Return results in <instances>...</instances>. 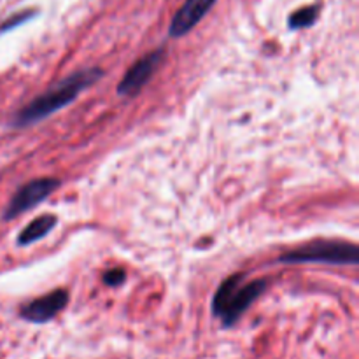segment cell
<instances>
[{
    "instance_id": "obj_4",
    "label": "cell",
    "mask_w": 359,
    "mask_h": 359,
    "mask_svg": "<svg viewBox=\"0 0 359 359\" xmlns=\"http://www.w3.org/2000/svg\"><path fill=\"white\" fill-rule=\"evenodd\" d=\"M58 188L60 181L53 177L34 179V181H28L27 184L20 186L13 195V198L9 200V203H7L6 210L2 214V221L16 219L18 216L28 212L34 207H37L39 203L44 202L46 198H49Z\"/></svg>"
},
{
    "instance_id": "obj_2",
    "label": "cell",
    "mask_w": 359,
    "mask_h": 359,
    "mask_svg": "<svg viewBox=\"0 0 359 359\" xmlns=\"http://www.w3.org/2000/svg\"><path fill=\"white\" fill-rule=\"evenodd\" d=\"M265 279H256L244 284V273L226 277L216 290L212 298V314L221 319L224 328L233 326L245 311L265 293Z\"/></svg>"
},
{
    "instance_id": "obj_3",
    "label": "cell",
    "mask_w": 359,
    "mask_h": 359,
    "mask_svg": "<svg viewBox=\"0 0 359 359\" xmlns=\"http://www.w3.org/2000/svg\"><path fill=\"white\" fill-rule=\"evenodd\" d=\"M279 263L300 265V263H325V265H351L359 263V248L347 241H330L318 238L294 251H287L279 256Z\"/></svg>"
},
{
    "instance_id": "obj_9",
    "label": "cell",
    "mask_w": 359,
    "mask_h": 359,
    "mask_svg": "<svg viewBox=\"0 0 359 359\" xmlns=\"http://www.w3.org/2000/svg\"><path fill=\"white\" fill-rule=\"evenodd\" d=\"M319 18V6H307L294 11L287 18V28L290 30H300V28H311Z\"/></svg>"
},
{
    "instance_id": "obj_7",
    "label": "cell",
    "mask_w": 359,
    "mask_h": 359,
    "mask_svg": "<svg viewBox=\"0 0 359 359\" xmlns=\"http://www.w3.org/2000/svg\"><path fill=\"white\" fill-rule=\"evenodd\" d=\"M217 0H186L181 9L174 14L168 27V35L172 39H181L193 30L205 18Z\"/></svg>"
},
{
    "instance_id": "obj_6",
    "label": "cell",
    "mask_w": 359,
    "mask_h": 359,
    "mask_svg": "<svg viewBox=\"0 0 359 359\" xmlns=\"http://www.w3.org/2000/svg\"><path fill=\"white\" fill-rule=\"evenodd\" d=\"M69 304V291L55 290L41 298H35L30 304L23 305L20 311V318L35 325H44L55 319Z\"/></svg>"
},
{
    "instance_id": "obj_1",
    "label": "cell",
    "mask_w": 359,
    "mask_h": 359,
    "mask_svg": "<svg viewBox=\"0 0 359 359\" xmlns=\"http://www.w3.org/2000/svg\"><path fill=\"white\" fill-rule=\"evenodd\" d=\"M102 76H104V70L98 69V67H90V69L70 74L60 83L53 84L44 93L35 97L23 109H20L11 119V126L13 128H27V126L37 125L42 119L58 112L60 109L72 104L84 90L100 81Z\"/></svg>"
},
{
    "instance_id": "obj_8",
    "label": "cell",
    "mask_w": 359,
    "mask_h": 359,
    "mask_svg": "<svg viewBox=\"0 0 359 359\" xmlns=\"http://www.w3.org/2000/svg\"><path fill=\"white\" fill-rule=\"evenodd\" d=\"M56 224H58V217H56L55 214H42V216L32 219L30 223L20 231L16 244L20 245V248H27V245L35 244V242L48 237V235L55 230Z\"/></svg>"
},
{
    "instance_id": "obj_11",
    "label": "cell",
    "mask_w": 359,
    "mask_h": 359,
    "mask_svg": "<svg viewBox=\"0 0 359 359\" xmlns=\"http://www.w3.org/2000/svg\"><path fill=\"white\" fill-rule=\"evenodd\" d=\"M126 279V273L123 269H111L104 273V283L111 287H119Z\"/></svg>"
},
{
    "instance_id": "obj_10",
    "label": "cell",
    "mask_w": 359,
    "mask_h": 359,
    "mask_svg": "<svg viewBox=\"0 0 359 359\" xmlns=\"http://www.w3.org/2000/svg\"><path fill=\"white\" fill-rule=\"evenodd\" d=\"M34 16H35V11H32V9L21 11V13L13 14V16L7 18V20L0 25V34H6V32L21 27V25H25L27 21H30Z\"/></svg>"
},
{
    "instance_id": "obj_5",
    "label": "cell",
    "mask_w": 359,
    "mask_h": 359,
    "mask_svg": "<svg viewBox=\"0 0 359 359\" xmlns=\"http://www.w3.org/2000/svg\"><path fill=\"white\" fill-rule=\"evenodd\" d=\"M165 60V48H158L154 51L147 53L146 56H142L140 60H137L132 67L128 69V72L123 76V79L119 81L118 91L119 97H135L140 93L144 86L151 81V77L156 74V70L160 69V65Z\"/></svg>"
}]
</instances>
